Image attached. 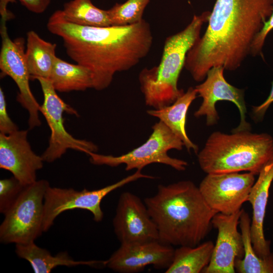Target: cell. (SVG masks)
Wrapping results in <instances>:
<instances>
[{
  "label": "cell",
  "mask_w": 273,
  "mask_h": 273,
  "mask_svg": "<svg viewBox=\"0 0 273 273\" xmlns=\"http://www.w3.org/2000/svg\"><path fill=\"white\" fill-rule=\"evenodd\" d=\"M61 38L67 55L93 74V88L102 90L117 72L129 70L149 53L153 36L144 19L125 26L93 27L68 22L62 10L55 11L47 25Z\"/></svg>",
  "instance_id": "6da1fadb"
},
{
  "label": "cell",
  "mask_w": 273,
  "mask_h": 273,
  "mask_svg": "<svg viewBox=\"0 0 273 273\" xmlns=\"http://www.w3.org/2000/svg\"><path fill=\"white\" fill-rule=\"evenodd\" d=\"M273 12V0H216L207 29L187 53L184 67L203 81L213 67L239 68Z\"/></svg>",
  "instance_id": "7a4b0ae2"
},
{
  "label": "cell",
  "mask_w": 273,
  "mask_h": 273,
  "mask_svg": "<svg viewBox=\"0 0 273 273\" xmlns=\"http://www.w3.org/2000/svg\"><path fill=\"white\" fill-rule=\"evenodd\" d=\"M144 201L156 226L159 241L172 246L200 244L217 213L206 203L199 187L189 180L159 185L156 193Z\"/></svg>",
  "instance_id": "3957f363"
},
{
  "label": "cell",
  "mask_w": 273,
  "mask_h": 273,
  "mask_svg": "<svg viewBox=\"0 0 273 273\" xmlns=\"http://www.w3.org/2000/svg\"><path fill=\"white\" fill-rule=\"evenodd\" d=\"M210 14L207 11L194 15L183 30L167 37L159 65L140 72L139 80L147 106L154 109L164 107L185 93L178 87L179 76L187 53L200 37L202 26L208 22Z\"/></svg>",
  "instance_id": "277c9868"
},
{
  "label": "cell",
  "mask_w": 273,
  "mask_h": 273,
  "mask_svg": "<svg viewBox=\"0 0 273 273\" xmlns=\"http://www.w3.org/2000/svg\"><path fill=\"white\" fill-rule=\"evenodd\" d=\"M197 156L206 174L246 171L257 175L273 159V138L266 133L250 131H215Z\"/></svg>",
  "instance_id": "5b68a950"
},
{
  "label": "cell",
  "mask_w": 273,
  "mask_h": 273,
  "mask_svg": "<svg viewBox=\"0 0 273 273\" xmlns=\"http://www.w3.org/2000/svg\"><path fill=\"white\" fill-rule=\"evenodd\" d=\"M50 186L47 180L41 179L24 188L4 214L0 225L2 243L28 244L42 234L44 197Z\"/></svg>",
  "instance_id": "8992f818"
},
{
  "label": "cell",
  "mask_w": 273,
  "mask_h": 273,
  "mask_svg": "<svg viewBox=\"0 0 273 273\" xmlns=\"http://www.w3.org/2000/svg\"><path fill=\"white\" fill-rule=\"evenodd\" d=\"M184 146L183 142L165 124L159 121L152 126V132L146 142L128 153L114 156L90 152L88 155L93 164L110 167L124 164L126 171L142 170L152 163L163 164L177 171H184L188 162L172 158L167 154L172 149L181 150Z\"/></svg>",
  "instance_id": "52a82bcc"
},
{
  "label": "cell",
  "mask_w": 273,
  "mask_h": 273,
  "mask_svg": "<svg viewBox=\"0 0 273 273\" xmlns=\"http://www.w3.org/2000/svg\"><path fill=\"white\" fill-rule=\"evenodd\" d=\"M153 179L151 175L143 174L141 170L121 180L101 189L77 191L72 188H61L50 186L45 194L43 218V232H47L54 224L56 217L64 211L80 209L89 211L94 220L100 222L104 217L101 207L102 200L111 192L140 178Z\"/></svg>",
  "instance_id": "ba28073f"
},
{
  "label": "cell",
  "mask_w": 273,
  "mask_h": 273,
  "mask_svg": "<svg viewBox=\"0 0 273 273\" xmlns=\"http://www.w3.org/2000/svg\"><path fill=\"white\" fill-rule=\"evenodd\" d=\"M40 84L43 102L40 107L51 130L49 146L41 155L44 162L51 163L61 158L68 149L88 154L96 152L98 147L90 141L74 138L64 126L63 113L78 116L77 112L66 104L57 94L49 79L36 78Z\"/></svg>",
  "instance_id": "9c48e42d"
},
{
  "label": "cell",
  "mask_w": 273,
  "mask_h": 273,
  "mask_svg": "<svg viewBox=\"0 0 273 273\" xmlns=\"http://www.w3.org/2000/svg\"><path fill=\"white\" fill-rule=\"evenodd\" d=\"M7 21H1L0 33L2 46L0 53V69L3 75H8L17 85L19 93L17 101L29 113L28 125L32 129L40 125L39 105L29 86L30 76L24 51V39L19 37L12 40L9 36Z\"/></svg>",
  "instance_id": "30bf717a"
},
{
  "label": "cell",
  "mask_w": 273,
  "mask_h": 273,
  "mask_svg": "<svg viewBox=\"0 0 273 273\" xmlns=\"http://www.w3.org/2000/svg\"><path fill=\"white\" fill-rule=\"evenodd\" d=\"M255 175L249 172L207 174L198 187L213 210L230 214L241 209L248 201Z\"/></svg>",
  "instance_id": "8fae6325"
},
{
  "label": "cell",
  "mask_w": 273,
  "mask_h": 273,
  "mask_svg": "<svg viewBox=\"0 0 273 273\" xmlns=\"http://www.w3.org/2000/svg\"><path fill=\"white\" fill-rule=\"evenodd\" d=\"M225 69L222 67H213L207 72L203 82L195 87L197 95L202 98V102L194 113L195 117L205 116L206 125L216 124L219 119L215 104L219 101L233 103L240 114L239 125L232 132L250 131L251 125L246 120L247 108L244 99V89L230 84L223 75Z\"/></svg>",
  "instance_id": "7c38bea8"
},
{
  "label": "cell",
  "mask_w": 273,
  "mask_h": 273,
  "mask_svg": "<svg viewBox=\"0 0 273 273\" xmlns=\"http://www.w3.org/2000/svg\"><path fill=\"white\" fill-rule=\"evenodd\" d=\"M113 225L120 243L159 240L156 226L144 201L130 192L120 195Z\"/></svg>",
  "instance_id": "4fadbf2b"
},
{
  "label": "cell",
  "mask_w": 273,
  "mask_h": 273,
  "mask_svg": "<svg viewBox=\"0 0 273 273\" xmlns=\"http://www.w3.org/2000/svg\"><path fill=\"white\" fill-rule=\"evenodd\" d=\"M174 249L159 240L121 243L106 260V266L120 273H135L148 265L165 269L172 262Z\"/></svg>",
  "instance_id": "5bb4252c"
},
{
  "label": "cell",
  "mask_w": 273,
  "mask_h": 273,
  "mask_svg": "<svg viewBox=\"0 0 273 273\" xmlns=\"http://www.w3.org/2000/svg\"><path fill=\"white\" fill-rule=\"evenodd\" d=\"M242 209L230 214L216 213L212 226L217 230V236L210 263L205 273H234L235 262L244 255L241 233L238 231Z\"/></svg>",
  "instance_id": "9a60e30c"
},
{
  "label": "cell",
  "mask_w": 273,
  "mask_h": 273,
  "mask_svg": "<svg viewBox=\"0 0 273 273\" xmlns=\"http://www.w3.org/2000/svg\"><path fill=\"white\" fill-rule=\"evenodd\" d=\"M27 130H18L8 134L0 133V168L11 172L22 185L36 181V172L43 167L40 156L32 150Z\"/></svg>",
  "instance_id": "2e32d148"
},
{
  "label": "cell",
  "mask_w": 273,
  "mask_h": 273,
  "mask_svg": "<svg viewBox=\"0 0 273 273\" xmlns=\"http://www.w3.org/2000/svg\"><path fill=\"white\" fill-rule=\"evenodd\" d=\"M273 180V159L261 170L250 192L248 201L252 208L250 232L252 245L256 254L265 258L270 253V241L265 239L263 223L268 201L269 190Z\"/></svg>",
  "instance_id": "e0dca14e"
},
{
  "label": "cell",
  "mask_w": 273,
  "mask_h": 273,
  "mask_svg": "<svg viewBox=\"0 0 273 273\" xmlns=\"http://www.w3.org/2000/svg\"><path fill=\"white\" fill-rule=\"evenodd\" d=\"M195 87H190L170 105L147 111V113L159 119L184 143L188 152L197 154L198 146L189 138L186 131L187 114L192 103L196 98Z\"/></svg>",
  "instance_id": "ac0fdd59"
},
{
  "label": "cell",
  "mask_w": 273,
  "mask_h": 273,
  "mask_svg": "<svg viewBox=\"0 0 273 273\" xmlns=\"http://www.w3.org/2000/svg\"><path fill=\"white\" fill-rule=\"evenodd\" d=\"M15 252L19 257L30 263L35 273H49L59 266H106V260H75L66 251L53 256L48 250L37 246L34 242L16 245Z\"/></svg>",
  "instance_id": "d6986e66"
},
{
  "label": "cell",
  "mask_w": 273,
  "mask_h": 273,
  "mask_svg": "<svg viewBox=\"0 0 273 273\" xmlns=\"http://www.w3.org/2000/svg\"><path fill=\"white\" fill-rule=\"evenodd\" d=\"M56 44L42 39L35 31L27 32L25 57L30 79H49L56 56Z\"/></svg>",
  "instance_id": "ffe728a7"
},
{
  "label": "cell",
  "mask_w": 273,
  "mask_h": 273,
  "mask_svg": "<svg viewBox=\"0 0 273 273\" xmlns=\"http://www.w3.org/2000/svg\"><path fill=\"white\" fill-rule=\"evenodd\" d=\"M56 91H84L94 87L93 74L86 67L73 64L57 57L49 79Z\"/></svg>",
  "instance_id": "44dd1931"
},
{
  "label": "cell",
  "mask_w": 273,
  "mask_h": 273,
  "mask_svg": "<svg viewBox=\"0 0 273 273\" xmlns=\"http://www.w3.org/2000/svg\"><path fill=\"white\" fill-rule=\"evenodd\" d=\"M214 246L211 241L195 246H179L174 250L172 262L165 272H202L210 262Z\"/></svg>",
  "instance_id": "7402d4cb"
},
{
  "label": "cell",
  "mask_w": 273,
  "mask_h": 273,
  "mask_svg": "<svg viewBox=\"0 0 273 273\" xmlns=\"http://www.w3.org/2000/svg\"><path fill=\"white\" fill-rule=\"evenodd\" d=\"M251 219L242 209L239 226L242 234L244 255L235 262L236 272L239 273H273V252L265 258L259 257L253 247L250 226Z\"/></svg>",
  "instance_id": "603a6c76"
},
{
  "label": "cell",
  "mask_w": 273,
  "mask_h": 273,
  "mask_svg": "<svg viewBox=\"0 0 273 273\" xmlns=\"http://www.w3.org/2000/svg\"><path fill=\"white\" fill-rule=\"evenodd\" d=\"M65 18L72 23L87 26H111L107 10L96 7L92 0H72L64 5Z\"/></svg>",
  "instance_id": "cb8c5ba5"
},
{
  "label": "cell",
  "mask_w": 273,
  "mask_h": 273,
  "mask_svg": "<svg viewBox=\"0 0 273 273\" xmlns=\"http://www.w3.org/2000/svg\"><path fill=\"white\" fill-rule=\"evenodd\" d=\"M150 0H127L123 4H116L107 10L111 25L125 26L136 24L143 19L144 10Z\"/></svg>",
  "instance_id": "d4e9b609"
},
{
  "label": "cell",
  "mask_w": 273,
  "mask_h": 273,
  "mask_svg": "<svg viewBox=\"0 0 273 273\" xmlns=\"http://www.w3.org/2000/svg\"><path fill=\"white\" fill-rule=\"evenodd\" d=\"M26 186L14 176L0 180V212L3 214L19 196Z\"/></svg>",
  "instance_id": "484cf974"
},
{
  "label": "cell",
  "mask_w": 273,
  "mask_h": 273,
  "mask_svg": "<svg viewBox=\"0 0 273 273\" xmlns=\"http://www.w3.org/2000/svg\"><path fill=\"white\" fill-rule=\"evenodd\" d=\"M18 130V126L8 115L5 94L0 87V133L8 134Z\"/></svg>",
  "instance_id": "4316f807"
},
{
  "label": "cell",
  "mask_w": 273,
  "mask_h": 273,
  "mask_svg": "<svg viewBox=\"0 0 273 273\" xmlns=\"http://www.w3.org/2000/svg\"><path fill=\"white\" fill-rule=\"evenodd\" d=\"M273 29V12L265 23L263 27L254 39L251 49L250 55L262 57V49L268 33Z\"/></svg>",
  "instance_id": "83f0119b"
},
{
  "label": "cell",
  "mask_w": 273,
  "mask_h": 273,
  "mask_svg": "<svg viewBox=\"0 0 273 273\" xmlns=\"http://www.w3.org/2000/svg\"><path fill=\"white\" fill-rule=\"evenodd\" d=\"M21 4L29 11L36 14L44 12L51 0H19Z\"/></svg>",
  "instance_id": "f1b7e54d"
},
{
  "label": "cell",
  "mask_w": 273,
  "mask_h": 273,
  "mask_svg": "<svg viewBox=\"0 0 273 273\" xmlns=\"http://www.w3.org/2000/svg\"><path fill=\"white\" fill-rule=\"evenodd\" d=\"M273 103V81L270 94L266 100L261 104L253 106L252 113L254 118L257 121L262 120L269 106Z\"/></svg>",
  "instance_id": "f546056e"
},
{
  "label": "cell",
  "mask_w": 273,
  "mask_h": 273,
  "mask_svg": "<svg viewBox=\"0 0 273 273\" xmlns=\"http://www.w3.org/2000/svg\"><path fill=\"white\" fill-rule=\"evenodd\" d=\"M9 2L15 3L16 0H0V14L2 20L7 21L14 18V15L7 8Z\"/></svg>",
  "instance_id": "4dcf8cb0"
}]
</instances>
